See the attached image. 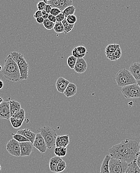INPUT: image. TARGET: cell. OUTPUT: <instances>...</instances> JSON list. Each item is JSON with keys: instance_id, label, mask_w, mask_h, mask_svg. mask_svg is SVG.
Here are the masks:
<instances>
[{"instance_id": "d6a6232c", "label": "cell", "mask_w": 140, "mask_h": 173, "mask_svg": "<svg viewBox=\"0 0 140 173\" xmlns=\"http://www.w3.org/2000/svg\"><path fill=\"white\" fill-rule=\"evenodd\" d=\"M43 25L44 26L45 29H47L48 30H51L54 28V26H55L54 23L50 21L48 19L44 20Z\"/></svg>"}, {"instance_id": "44dd1931", "label": "cell", "mask_w": 140, "mask_h": 173, "mask_svg": "<svg viewBox=\"0 0 140 173\" xmlns=\"http://www.w3.org/2000/svg\"><path fill=\"white\" fill-rule=\"evenodd\" d=\"M61 158L55 156L50 159L49 161V169L52 172L56 173V168Z\"/></svg>"}, {"instance_id": "e575fe53", "label": "cell", "mask_w": 140, "mask_h": 173, "mask_svg": "<svg viewBox=\"0 0 140 173\" xmlns=\"http://www.w3.org/2000/svg\"><path fill=\"white\" fill-rule=\"evenodd\" d=\"M72 54H73L72 55H73L74 57H75L77 59L83 58L85 55V54H81L79 52V50H78L77 48H74V49L72 51Z\"/></svg>"}, {"instance_id": "ffe728a7", "label": "cell", "mask_w": 140, "mask_h": 173, "mask_svg": "<svg viewBox=\"0 0 140 173\" xmlns=\"http://www.w3.org/2000/svg\"><path fill=\"white\" fill-rule=\"evenodd\" d=\"M112 157L110 155H107L103 160L100 167V173H109L108 163Z\"/></svg>"}, {"instance_id": "db71d44e", "label": "cell", "mask_w": 140, "mask_h": 173, "mask_svg": "<svg viewBox=\"0 0 140 173\" xmlns=\"http://www.w3.org/2000/svg\"><path fill=\"white\" fill-rule=\"evenodd\" d=\"M139 146H140V143H139Z\"/></svg>"}, {"instance_id": "4dcf8cb0", "label": "cell", "mask_w": 140, "mask_h": 173, "mask_svg": "<svg viewBox=\"0 0 140 173\" xmlns=\"http://www.w3.org/2000/svg\"><path fill=\"white\" fill-rule=\"evenodd\" d=\"M53 29L57 34H61V33H64V26L63 25L62 23L56 22L55 24Z\"/></svg>"}, {"instance_id": "ee69618b", "label": "cell", "mask_w": 140, "mask_h": 173, "mask_svg": "<svg viewBox=\"0 0 140 173\" xmlns=\"http://www.w3.org/2000/svg\"><path fill=\"white\" fill-rule=\"evenodd\" d=\"M36 21H37V23H38V24H42L44 22V20L42 17H40V18L36 19Z\"/></svg>"}, {"instance_id": "8fae6325", "label": "cell", "mask_w": 140, "mask_h": 173, "mask_svg": "<svg viewBox=\"0 0 140 173\" xmlns=\"http://www.w3.org/2000/svg\"><path fill=\"white\" fill-rule=\"evenodd\" d=\"M11 118L10 107L9 101H4L0 104V119L9 120Z\"/></svg>"}, {"instance_id": "74e56055", "label": "cell", "mask_w": 140, "mask_h": 173, "mask_svg": "<svg viewBox=\"0 0 140 173\" xmlns=\"http://www.w3.org/2000/svg\"><path fill=\"white\" fill-rule=\"evenodd\" d=\"M46 5V4L44 1H40L37 4V7L38 10L42 11L44 10Z\"/></svg>"}, {"instance_id": "8d00e7d4", "label": "cell", "mask_w": 140, "mask_h": 173, "mask_svg": "<svg viewBox=\"0 0 140 173\" xmlns=\"http://www.w3.org/2000/svg\"><path fill=\"white\" fill-rule=\"evenodd\" d=\"M62 12L58 8H52L51 11H50V14L54 16H56L59 14L61 13Z\"/></svg>"}, {"instance_id": "4316f807", "label": "cell", "mask_w": 140, "mask_h": 173, "mask_svg": "<svg viewBox=\"0 0 140 173\" xmlns=\"http://www.w3.org/2000/svg\"><path fill=\"white\" fill-rule=\"evenodd\" d=\"M62 23L63 25L64 26V33L65 34H68V33H70V31H71L74 28V26H75V25H71V24L68 23L66 18L63 21Z\"/></svg>"}, {"instance_id": "cb8c5ba5", "label": "cell", "mask_w": 140, "mask_h": 173, "mask_svg": "<svg viewBox=\"0 0 140 173\" xmlns=\"http://www.w3.org/2000/svg\"><path fill=\"white\" fill-rule=\"evenodd\" d=\"M119 48H120V45L118 44H108L105 48V54H113L114 52Z\"/></svg>"}, {"instance_id": "681fc988", "label": "cell", "mask_w": 140, "mask_h": 173, "mask_svg": "<svg viewBox=\"0 0 140 173\" xmlns=\"http://www.w3.org/2000/svg\"><path fill=\"white\" fill-rule=\"evenodd\" d=\"M137 84L139 85V86L140 87V80H138V81H137Z\"/></svg>"}, {"instance_id": "b9f144b4", "label": "cell", "mask_w": 140, "mask_h": 173, "mask_svg": "<svg viewBox=\"0 0 140 173\" xmlns=\"http://www.w3.org/2000/svg\"><path fill=\"white\" fill-rule=\"evenodd\" d=\"M48 19L50 21H51L52 23H56V16H54L52 15L51 14H49V16H48Z\"/></svg>"}, {"instance_id": "6da1fadb", "label": "cell", "mask_w": 140, "mask_h": 173, "mask_svg": "<svg viewBox=\"0 0 140 173\" xmlns=\"http://www.w3.org/2000/svg\"><path fill=\"white\" fill-rule=\"evenodd\" d=\"M139 143L136 141L126 139L109 150L112 158L124 161L128 164L136 160L140 150Z\"/></svg>"}, {"instance_id": "11a10c76", "label": "cell", "mask_w": 140, "mask_h": 173, "mask_svg": "<svg viewBox=\"0 0 140 173\" xmlns=\"http://www.w3.org/2000/svg\"><path fill=\"white\" fill-rule=\"evenodd\" d=\"M139 153H140V150H139Z\"/></svg>"}, {"instance_id": "277c9868", "label": "cell", "mask_w": 140, "mask_h": 173, "mask_svg": "<svg viewBox=\"0 0 140 173\" xmlns=\"http://www.w3.org/2000/svg\"><path fill=\"white\" fill-rule=\"evenodd\" d=\"M11 55L19 67L20 74V80H26L28 76L29 65L21 53L13 52Z\"/></svg>"}, {"instance_id": "83f0119b", "label": "cell", "mask_w": 140, "mask_h": 173, "mask_svg": "<svg viewBox=\"0 0 140 173\" xmlns=\"http://www.w3.org/2000/svg\"><path fill=\"white\" fill-rule=\"evenodd\" d=\"M67 167L66 163L62 159H60L56 168V173H61L66 169Z\"/></svg>"}, {"instance_id": "816d5d0a", "label": "cell", "mask_w": 140, "mask_h": 173, "mask_svg": "<svg viewBox=\"0 0 140 173\" xmlns=\"http://www.w3.org/2000/svg\"><path fill=\"white\" fill-rule=\"evenodd\" d=\"M3 69V68L2 67L1 65H0V72H1V70H2Z\"/></svg>"}, {"instance_id": "7402d4cb", "label": "cell", "mask_w": 140, "mask_h": 173, "mask_svg": "<svg viewBox=\"0 0 140 173\" xmlns=\"http://www.w3.org/2000/svg\"><path fill=\"white\" fill-rule=\"evenodd\" d=\"M59 6L58 9L62 12L68 7L73 6V2L72 0H59Z\"/></svg>"}, {"instance_id": "f907efd6", "label": "cell", "mask_w": 140, "mask_h": 173, "mask_svg": "<svg viewBox=\"0 0 140 173\" xmlns=\"http://www.w3.org/2000/svg\"><path fill=\"white\" fill-rule=\"evenodd\" d=\"M46 12H45L44 10L42 11V16L46 14Z\"/></svg>"}, {"instance_id": "f546056e", "label": "cell", "mask_w": 140, "mask_h": 173, "mask_svg": "<svg viewBox=\"0 0 140 173\" xmlns=\"http://www.w3.org/2000/svg\"><path fill=\"white\" fill-rule=\"evenodd\" d=\"M77 60V59L73 55L69 56V58H68L67 64L71 69H74Z\"/></svg>"}, {"instance_id": "d4e9b609", "label": "cell", "mask_w": 140, "mask_h": 173, "mask_svg": "<svg viewBox=\"0 0 140 173\" xmlns=\"http://www.w3.org/2000/svg\"><path fill=\"white\" fill-rule=\"evenodd\" d=\"M54 152L57 157H65L67 154V148L64 147H56L54 150Z\"/></svg>"}, {"instance_id": "d590c367", "label": "cell", "mask_w": 140, "mask_h": 173, "mask_svg": "<svg viewBox=\"0 0 140 173\" xmlns=\"http://www.w3.org/2000/svg\"><path fill=\"white\" fill-rule=\"evenodd\" d=\"M122 55V50L121 48H119L117 49L114 53V61L117 60L118 59H119Z\"/></svg>"}, {"instance_id": "836d02e7", "label": "cell", "mask_w": 140, "mask_h": 173, "mask_svg": "<svg viewBox=\"0 0 140 173\" xmlns=\"http://www.w3.org/2000/svg\"><path fill=\"white\" fill-rule=\"evenodd\" d=\"M66 19L68 23L71 24V25H75V24L77 22V16L75 15L69 16L67 17Z\"/></svg>"}, {"instance_id": "c3c4849f", "label": "cell", "mask_w": 140, "mask_h": 173, "mask_svg": "<svg viewBox=\"0 0 140 173\" xmlns=\"http://www.w3.org/2000/svg\"><path fill=\"white\" fill-rule=\"evenodd\" d=\"M3 101H3V98H2V97H0V104H1Z\"/></svg>"}, {"instance_id": "ac0fdd59", "label": "cell", "mask_w": 140, "mask_h": 173, "mask_svg": "<svg viewBox=\"0 0 140 173\" xmlns=\"http://www.w3.org/2000/svg\"><path fill=\"white\" fill-rule=\"evenodd\" d=\"M9 102L10 107L11 117H13L21 109V105L20 102L15 100L10 101Z\"/></svg>"}, {"instance_id": "7bdbcfd3", "label": "cell", "mask_w": 140, "mask_h": 173, "mask_svg": "<svg viewBox=\"0 0 140 173\" xmlns=\"http://www.w3.org/2000/svg\"><path fill=\"white\" fill-rule=\"evenodd\" d=\"M52 8L50 6V5H48V4H46V6H45L44 10L47 13L49 14H50V11H51Z\"/></svg>"}, {"instance_id": "7c38bea8", "label": "cell", "mask_w": 140, "mask_h": 173, "mask_svg": "<svg viewBox=\"0 0 140 173\" xmlns=\"http://www.w3.org/2000/svg\"><path fill=\"white\" fill-rule=\"evenodd\" d=\"M20 150H21V157L29 156L33 152V143L30 142H23L20 143Z\"/></svg>"}, {"instance_id": "2e32d148", "label": "cell", "mask_w": 140, "mask_h": 173, "mask_svg": "<svg viewBox=\"0 0 140 173\" xmlns=\"http://www.w3.org/2000/svg\"><path fill=\"white\" fill-rule=\"evenodd\" d=\"M129 71L137 81L140 80V63H132L129 68Z\"/></svg>"}, {"instance_id": "9a60e30c", "label": "cell", "mask_w": 140, "mask_h": 173, "mask_svg": "<svg viewBox=\"0 0 140 173\" xmlns=\"http://www.w3.org/2000/svg\"><path fill=\"white\" fill-rule=\"evenodd\" d=\"M70 143V139L68 135L57 136L56 141V147L66 148Z\"/></svg>"}, {"instance_id": "e0dca14e", "label": "cell", "mask_w": 140, "mask_h": 173, "mask_svg": "<svg viewBox=\"0 0 140 173\" xmlns=\"http://www.w3.org/2000/svg\"><path fill=\"white\" fill-rule=\"evenodd\" d=\"M17 133L24 136V137L27 138L33 144L34 141L35 137H36V135H37L28 128L20 130L17 132Z\"/></svg>"}, {"instance_id": "bcb514c9", "label": "cell", "mask_w": 140, "mask_h": 173, "mask_svg": "<svg viewBox=\"0 0 140 173\" xmlns=\"http://www.w3.org/2000/svg\"><path fill=\"white\" fill-rule=\"evenodd\" d=\"M49 14L46 13V14H45L44 15L42 16V18L44 19V20H46V19H47L48 18V16H49Z\"/></svg>"}, {"instance_id": "603a6c76", "label": "cell", "mask_w": 140, "mask_h": 173, "mask_svg": "<svg viewBox=\"0 0 140 173\" xmlns=\"http://www.w3.org/2000/svg\"><path fill=\"white\" fill-rule=\"evenodd\" d=\"M136 161L129 164L126 173H140V168L138 166Z\"/></svg>"}, {"instance_id": "5b68a950", "label": "cell", "mask_w": 140, "mask_h": 173, "mask_svg": "<svg viewBox=\"0 0 140 173\" xmlns=\"http://www.w3.org/2000/svg\"><path fill=\"white\" fill-rule=\"evenodd\" d=\"M38 133L42 135L44 138L45 143L46 144L47 148L51 149L55 146L57 134L55 129L49 126L42 127L38 130Z\"/></svg>"}, {"instance_id": "f5cc1de1", "label": "cell", "mask_w": 140, "mask_h": 173, "mask_svg": "<svg viewBox=\"0 0 140 173\" xmlns=\"http://www.w3.org/2000/svg\"><path fill=\"white\" fill-rule=\"evenodd\" d=\"M1 166L0 165V171H1Z\"/></svg>"}, {"instance_id": "7a4b0ae2", "label": "cell", "mask_w": 140, "mask_h": 173, "mask_svg": "<svg viewBox=\"0 0 140 173\" xmlns=\"http://www.w3.org/2000/svg\"><path fill=\"white\" fill-rule=\"evenodd\" d=\"M2 74L6 79L11 82L20 81V72L19 67L13 59L11 54L5 59Z\"/></svg>"}, {"instance_id": "f6af8a7d", "label": "cell", "mask_w": 140, "mask_h": 173, "mask_svg": "<svg viewBox=\"0 0 140 173\" xmlns=\"http://www.w3.org/2000/svg\"><path fill=\"white\" fill-rule=\"evenodd\" d=\"M137 164L138 166L139 167L140 169V153H139V155L138 156L137 158L136 161Z\"/></svg>"}, {"instance_id": "1f68e13d", "label": "cell", "mask_w": 140, "mask_h": 173, "mask_svg": "<svg viewBox=\"0 0 140 173\" xmlns=\"http://www.w3.org/2000/svg\"><path fill=\"white\" fill-rule=\"evenodd\" d=\"M44 2L46 4L50 5L52 8H59V0H45Z\"/></svg>"}, {"instance_id": "4fadbf2b", "label": "cell", "mask_w": 140, "mask_h": 173, "mask_svg": "<svg viewBox=\"0 0 140 173\" xmlns=\"http://www.w3.org/2000/svg\"><path fill=\"white\" fill-rule=\"evenodd\" d=\"M88 68V64L84 58H78L74 68V70L76 72L81 74L86 71Z\"/></svg>"}, {"instance_id": "5bb4252c", "label": "cell", "mask_w": 140, "mask_h": 173, "mask_svg": "<svg viewBox=\"0 0 140 173\" xmlns=\"http://www.w3.org/2000/svg\"><path fill=\"white\" fill-rule=\"evenodd\" d=\"M70 83V82L62 77L58 78L56 82V87L58 91L60 93H64L67 87Z\"/></svg>"}, {"instance_id": "9c48e42d", "label": "cell", "mask_w": 140, "mask_h": 173, "mask_svg": "<svg viewBox=\"0 0 140 173\" xmlns=\"http://www.w3.org/2000/svg\"><path fill=\"white\" fill-rule=\"evenodd\" d=\"M25 111L24 109L21 108L20 110L15 115L11 117L10 121L12 126L15 129L21 127L24 120H25Z\"/></svg>"}, {"instance_id": "30bf717a", "label": "cell", "mask_w": 140, "mask_h": 173, "mask_svg": "<svg viewBox=\"0 0 140 173\" xmlns=\"http://www.w3.org/2000/svg\"><path fill=\"white\" fill-rule=\"evenodd\" d=\"M33 145L34 147H35L41 153H45L47 149L44 138H43L42 135L38 132L36 135V137L33 143Z\"/></svg>"}, {"instance_id": "ab89813d", "label": "cell", "mask_w": 140, "mask_h": 173, "mask_svg": "<svg viewBox=\"0 0 140 173\" xmlns=\"http://www.w3.org/2000/svg\"><path fill=\"white\" fill-rule=\"evenodd\" d=\"M77 48L81 54H86V49L84 46H79V47H77Z\"/></svg>"}, {"instance_id": "8992f818", "label": "cell", "mask_w": 140, "mask_h": 173, "mask_svg": "<svg viewBox=\"0 0 140 173\" xmlns=\"http://www.w3.org/2000/svg\"><path fill=\"white\" fill-rule=\"evenodd\" d=\"M128 166L127 162L114 158H111L108 163L110 173H126Z\"/></svg>"}, {"instance_id": "7dc6e473", "label": "cell", "mask_w": 140, "mask_h": 173, "mask_svg": "<svg viewBox=\"0 0 140 173\" xmlns=\"http://www.w3.org/2000/svg\"><path fill=\"white\" fill-rule=\"evenodd\" d=\"M3 86H4V82L2 80H0V89L3 88Z\"/></svg>"}, {"instance_id": "f1b7e54d", "label": "cell", "mask_w": 140, "mask_h": 173, "mask_svg": "<svg viewBox=\"0 0 140 173\" xmlns=\"http://www.w3.org/2000/svg\"><path fill=\"white\" fill-rule=\"evenodd\" d=\"M13 135V139L18 141L19 143H23V142H30L29 140H28L27 138L24 137V136L21 135L19 134L18 133L16 134H11Z\"/></svg>"}, {"instance_id": "52a82bcc", "label": "cell", "mask_w": 140, "mask_h": 173, "mask_svg": "<svg viewBox=\"0 0 140 173\" xmlns=\"http://www.w3.org/2000/svg\"><path fill=\"white\" fill-rule=\"evenodd\" d=\"M121 91L125 98H140V87L137 83L122 87Z\"/></svg>"}, {"instance_id": "484cf974", "label": "cell", "mask_w": 140, "mask_h": 173, "mask_svg": "<svg viewBox=\"0 0 140 173\" xmlns=\"http://www.w3.org/2000/svg\"><path fill=\"white\" fill-rule=\"evenodd\" d=\"M76 11L75 7L74 6H71L68 7L66 9H65L62 12L63 14H64L65 18H66L68 16L70 15H74Z\"/></svg>"}, {"instance_id": "60d3db41", "label": "cell", "mask_w": 140, "mask_h": 173, "mask_svg": "<svg viewBox=\"0 0 140 173\" xmlns=\"http://www.w3.org/2000/svg\"><path fill=\"white\" fill-rule=\"evenodd\" d=\"M40 17H42V11H41L38 10L35 12V14H34V18L35 19H37Z\"/></svg>"}, {"instance_id": "d6986e66", "label": "cell", "mask_w": 140, "mask_h": 173, "mask_svg": "<svg viewBox=\"0 0 140 173\" xmlns=\"http://www.w3.org/2000/svg\"><path fill=\"white\" fill-rule=\"evenodd\" d=\"M77 92V87L75 84L70 82L66 89L64 91V94L67 97H70L75 96Z\"/></svg>"}, {"instance_id": "ba28073f", "label": "cell", "mask_w": 140, "mask_h": 173, "mask_svg": "<svg viewBox=\"0 0 140 173\" xmlns=\"http://www.w3.org/2000/svg\"><path fill=\"white\" fill-rule=\"evenodd\" d=\"M6 149L11 155L15 157H19L21 156L20 143L14 139L11 140L8 142L6 145Z\"/></svg>"}, {"instance_id": "3957f363", "label": "cell", "mask_w": 140, "mask_h": 173, "mask_svg": "<svg viewBox=\"0 0 140 173\" xmlns=\"http://www.w3.org/2000/svg\"><path fill=\"white\" fill-rule=\"evenodd\" d=\"M115 79L118 86L121 87L137 83V80L131 72L126 68L119 70L115 75Z\"/></svg>"}, {"instance_id": "f35d334b", "label": "cell", "mask_w": 140, "mask_h": 173, "mask_svg": "<svg viewBox=\"0 0 140 173\" xmlns=\"http://www.w3.org/2000/svg\"><path fill=\"white\" fill-rule=\"evenodd\" d=\"M56 18L57 22H60L62 23L63 21L65 19V16H64V14H63L62 12L59 14L58 15L56 16Z\"/></svg>"}]
</instances>
